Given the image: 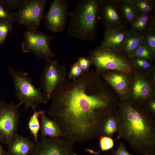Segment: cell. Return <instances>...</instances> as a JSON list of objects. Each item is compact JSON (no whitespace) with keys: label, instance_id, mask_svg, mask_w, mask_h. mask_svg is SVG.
I'll use <instances>...</instances> for the list:
<instances>
[{"label":"cell","instance_id":"cell-35","mask_svg":"<svg viewBox=\"0 0 155 155\" xmlns=\"http://www.w3.org/2000/svg\"><path fill=\"white\" fill-rule=\"evenodd\" d=\"M0 155H9L7 152L5 151L1 145L0 142Z\"/></svg>","mask_w":155,"mask_h":155},{"label":"cell","instance_id":"cell-3","mask_svg":"<svg viewBox=\"0 0 155 155\" xmlns=\"http://www.w3.org/2000/svg\"><path fill=\"white\" fill-rule=\"evenodd\" d=\"M103 2L102 0L78 1L73 12L70 13L69 33L84 41L94 40L96 36Z\"/></svg>","mask_w":155,"mask_h":155},{"label":"cell","instance_id":"cell-24","mask_svg":"<svg viewBox=\"0 0 155 155\" xmlns=\"http://www.w3.org/2000/svg\"><path fill=\"white\" fill-rule=\"evenodd\" d=\"M117 128V121L114 114L110 116L105 123L103 128V135L112 137L116 133Z\"/></svg>","mask_w":155,"mask_h":155},{"label":"cell","instance_id":"cell-27","mask_svg":"<svg viewBox=\"0 0 155 155\" xmlns=\"http://www.w3.org/2000/svg\"><path fill=\"white\" fill-rule=\"evenodd\" d=\"M143 42L155 53V28L150 30L144 34Z\"/></svg>","mask_w":155,"mask_h":155},{"label":"cell","instance_id":"cell-19","mask_svg":"<svg viewBox=\"0 0 155 155\" xmlns=\"http://www.w3.org/2000/svg\"><path fill=\"white\" fill-rule=\"evenodd\" d=\"M143 36L129 31L120 50L131 58L136 49L143 42Z\"/></svg>","mask_w":155,"mask_h":155},{"label":"cell","instance_id":"cell-14","mask_svg":"<svg viewBox=\"0 0 155 155\" xmlns=\"http://www.w3.org/2000/svg\"><path fill=\"white\" fill-rule=\"evenodd\" d=\"M119 0L103 1L100 19L105 30L114 28L123 24L119 8Z\"/></svg>","mask_w":155,"mask_h":155},{"label":"cell","instance_id":"cell-36","mask_svg":"<svg viewBox=\"0 0 155 155\" xmlns=\"http://www.w3.org/2000/svg\"><path fill=\"white\" fill-rule=\"evenodd\" d=\"M144 155H155V154H146Z\"/></svg>","mask_w":155,"mask_h":155},{"label":"cell","instance_id":"cell-34","mask_svg":"<svg viewBox=\"0 0 155 155\" xmlns=\"http://www.w3.org/2000/svg\"><path fill=\"white\" fill-rule=\"evenodd\" d=\"M153 98L148 99L144 103L148 108L151 112L155 114V100Z\"/></svg>","mask_w":155,"mask_h":155},{"label":"cell","instance_id":"cell-16","mask_svg":"<svg viewBox=\"0 0 155 155\" xmlns=\"http://www.w3.org/2000/svg\"><path fill=\"white\" fill-rule=\"evenodd\" d=\"M129 31L143 36L155 28V13H140L130 24Z\"/></svg>","mask_w":155,"mask_h":155},{"label":"cell","instance_id":"cell-21","mask_svg":"<svg viewBox=\"0 0 155 155\" xmlns=\"http://www.w3.org/2000/svg\"><path fill=\"white\" fill-rule=\"evenodd\" d=\"M33 111L34 112L29 120L28 127L30 131L33 136L35 143L36 144L38 142V132L40 129V123L38 117L43 111H36L35 110Z\"/></svg>","mask_w":155,"mask_h":155},{"label":"cell","instance_id":"cell-7","mask_svg":"<svg viewBox=\"0 0 155 155\" xmlns=\"http://www.w3.org/2000/svg\"><path fill=\"white\" fill-rule=\"evenodd\" d=\"M24 40L22 44L24 53L32 52L37 57L45 59L57 55L50 49L51 42L55 37L37 29H27L24 33Z\"/></svg>","mask_w":155,"mask_h":155},{"label":"cell","instance_id":"cell-32","mask_svg":"<svg viewBox=\"0 0 155 155\" xmlns=\"http://www.w3.org/2000/svg\"><path fill=\"white\" fill-rule=\"evenodd\" d=\"M84 73L89 71L90 68L92 64V63L88 57H80L76 62Z\"/></svg>","mask_w":155,"mask_h":155},{"label":"cell","instance_id":"cell-4","mask_svg":"<svg viewBox=\"0 0 155 155\" xmlns=\"http://www.w3.org/2000/svg\"><path fill=\"white\" fill-rule=\"evenodd\" d=\"M88 57L99 75L108 70L118 71L131 75L135 69L132 59L120 50L109 49L100 46L90 51Z\"/></svg>","mask_w":155,"mask_h":155},{"label":"cell","instance_id":"cell-23","mask_svg":"<svg viewBox=\"0 0 155 155\" xmlns=\"http://www.w3.org/2000/svg\"><path fill=\"white\" fill-rule=\"evenodd\" d=\"M134 5L140 13L155 12V1L154 0H132Z\"/></svg>","mask_w":155,"mask_h":155},{"label":"cell","instance_id":"cell-29","mask_svg":"<svg viewBox=\"0 0 155 155\" xmlns=\"http://www.w3.org/2000/svg\"><path fill=\"white\" fill-rule=\"evenodd\" d=\"M13 28V23L10 22L5 21L0 22V40L3 43Z\"/></svg>","mask_w":155,"mask_h":155},{"label":"cell","instance_id":"cell-9","mask_svg":"<svg viewBox=\"0 0 155 155\" xmlns=\"http://www.w3.org/2000/svg\"><path fill=\"white\" fill-rule=\"evenodd\" d=\"M46 0H27L16 13L17 22L27 29H37L44 18Z\"/></svg>","mask_w":155,"mask_h":155},{"label":"cell","instance_id":"cell-30","mask_svg":"<svg viewBox=\"0 0 155 155\" xmlns=\"http://www.w3.org/2000/svg\"><path fill=\"white\" fill-rule=\"evenodd\" d=\"M84 74L79 65L76 62L71 65L68 76L69 79L75 80Z\"/></svg>","mask_w":155,"mask_h":155},{"label":"cell","instance_id":"cell-6","mask_svg":"<svg viewBox=\"0 0 155 155\" xmlns=\"http://www.w3.org/2000/svg\"><path fill=\"white\" fill-rule=\"evenodd\" d=\"M21 104L6 103L4 98L0 100V142L7 146L18 134L21 115L18 107Z\"/></svg>","mask_w":155,"mask_h":155},{"label":"cell","instance_id":"cell-26","mask_svg":"<svg viewBox=\"0 0 155 155\" xmlns=\"http://www.w3.org/2000/svg\"><path fill=\"white\" fill-rule=\"evenodd\" d=\"M135 69L152 70L153 66L151 61L144 59L134 58L131 59Z\"/></svg>","mask_w":155,"mask_h":155},{"label":"cell","instance_id":"cell-11","mask_svg":"<svg viewBox=\"0 0 155 155\" xmlns=\"http://www.w3.org/2000/svg\"><path fill=\"white\" fill-rule=\"evenodd\" d=\"M67 0H54L44 16V23L47 29L57 33L64 30L70 13Z\"/></svg>","mask_w":155,"mask_h":155},{"label":"cell","instance_id":"cell-22","mask_svg":"<svg viewBox=\"0 0 155 155\" xmlns=\"http://www.w3.org/2000/svg\"><path fill=\"white\" fill-rule=\"evenodd\" d=\"M155 54L143 42L135 51L131 59L134 58H140L152 61L154 59Z\"/></svg>","mask_w":155,"mask_h":155},{"label":"cell","instance_id":"cell-20","mask_svg":"<svg viewBox=\"0 0 155 155\" xmlns=\"http://www.w3.org/2000/svg\"><path fill=\"white\" fill-rule=\"evenodd\" d=\"M119 8L122 18L130 25L140 14L132 0H119Z\"/></svg>","mask_w":155,"mask_h":155},{"label":"cell","instance_id":"cell-12","mask_svg":"<svg viewBox=\"0 0 155 155\" xmlns=\"http://www.w3.org/2000/svg\"><path fill=\"white\" fill-rule=\"evenodd\" d=\"M131 78L129 99L144 103L154 97L153 81L139 73H136Z\"/></svg>","mask_w":155,"mask_h":155},{"label":"cell","instance_id":"cell-17","mask_svg":"<svg viewBox=\"0 0 155 155\" xmlns=\"http://www.w3.org/2000/svg\"><path fill=\"white\" fill-rule=\"evenodd\" d=\"M35 144L29 138L18 134L8 146L7 152L9 155H28Z\"/></svg>","mask_w":155,"mask_h":155},{"label":"cell","instance_id":"cell-5","mask_svg":"<svg viewBox=\"0 0 155 155\" xmlns=\"http://www.w3.org/2000/svg\"><path fill=\"white\" fill-rule=\"evenodd\" d=\"M8 73L13 80L17 99L26 109L32 108L34 110L39 104L48 102L49 100L42 91L41 86L36 88L27 73L9 67Z\"/></svg>","mask_w":155,"mask_h":155},{"label":"cell","instance_id":"cell-8","mask_svg":"<svg viewBox=\"0 0 155 155\" xmlns=\"http://www.w3.org/2000/svg\"><path fill=\"white\" fill-rule=\"evenodd\" d=\"M46 60L42 67L40 80L41 87L46 99L49 100L54 90L60 85L67 82L66 69L56 59L51 58Z\"/></svg>","mask_w":155,"mask_h":155},{"label":"cell","instance_id":"cell-25","mask_svg":"<svg viewBox=\"0 0 155 155\" xmlns=\"http://www.w3.org/2000/svg\"><path fill=\"white\" fill-rule=\"evenodd\" d=\"M5 21L10 22L13 24L17 22L16 14L0 3V22Z\"/></svg>","mask_w":155,"mask_h":155},{"label":"cell","instance_id":"cell-33","mask_svg":"<svg viewBox=\"0 0 155 155\" xmlns=\"http://www.w3.org/2000/svg\"><path fill=\"white\" fill-rule=\"evenodd\" d=\"M114 155H134L127 150L125 145L122 142H121L117 149L113 152Z\"/></svg>","mask_w":155,"mask_h":155},{"label":"cell","instance_id":"cell-18","mask_svg":"<svg viewBox=\"0 0 155 155\" xmlns=\"http://www.w3.org/2000/svg\"><path fill=\"white\" fill-rule=\"evenodd\" d=\"M38 117L40 119L41 137H63L62 133L59 126L53 119L46 115L45 112L43 111Z\"/></svg>","mask_w":155,"mask_h":155},{"label":"cell","instance_id":"cell-1","mask_svg":"<svg viewBox=\"0 0 155 155\" xmlns=\"http://www.w3.org/2000/svg\"><path fill=\"white\" fill-rule=\"evenodd\" d=\"M51 99V106L45 113L59 126L63 137L74 143L103 135L105 123L120 102L92 70L57 87Z\"/></svg>","mask_w":155,"mask_h":155},{"label":"cell","instance_id":"cell-2","mask_svg":"<svg viewBox=\"0 0 155 155\" xmlns=\"http://www.w3.org/2000/svg\"><path fill=\"white\" fill-rule=\"evenodd\" d=\"M114 115L117 122L115 140L123 138L140 154H155V114L144 103L120 101Z\"/></svg>","mask_w":155,"mask_h":155},{"label":"cell","instance_id":"cell-28","mask_svg":"<svg viewBox=\"0 0 155 155\" xmlns=\"http://www.w3.org/2000/svg\"><path fill=\"white\" fill-rule=\"evenodd\" d=\"M99 137L100 150L96 153H98L102 151H108L113 147L114 140L111 137L104 135H101Z\"/></svg>","mask_w":155,"mask_h":155},{"label":"cell","instance_id":"cell-13","mask_svg":"<svg viewBox=\"0 0 155 155\" xmlns=\"http://www.w3.org/2000/svg\"><path fill=\"white\" fill-rule=\"evenodd\" d=\"M129 75L120 71L108 70L99 75L115 90L122 101L129 98L131 84Z\"/></svg>","mask_w":155,"mask_h":155},{"label":"cell","instance_id":"cell-37","mask_svg":"<svg viewBox=\"0 0 155 155\" xmlns=\"http://www.w3.org/2000/svg\"><path fill=\"white\" fill-rule=\"evenodd\" d=\"M2 44H3V43L1 42V41L0 40V45Z\"/></svg>","mask_w":155,"mask_h":155},{"label":"cell","instance_id":"cell-10","mask_svg":"<svg viewBox=\"0 0 155 155\" xmlns=\"http://www.w3.org/2000/svg\"><path fill=\"white\" fill-rule=\"evenodd\" d=\"M74 143L63 137H44L28 155H77Z\"/></svg>","mask_w":155,"mask_h":155},{"label":"cell","instance_id":"cell-15","mask_svg":"<svg viewBox=\"0 0 155 155\" xmlns=\"http://www.w3.org/2000/svg\"><path fill=\"white\" fill-rule=\"evenodd\" d=\"M128 32L129 30L124 24L105 30L101 46L109 49L120 50Z\"/></svg>","mask_w":155,"mask_h":155},{"label":"cell","instance_id":"cell-31","mask_svg":"<svg viewBox=\"0 0 155 155\" xmlns=\"http://www.w3.org/2000/svg\"><path fill=\"white\" fill-rule=\"evenodd\" d=\"M27 0H0V3L10 10L20 8Z\"/></svg>","mask_w":155,"mask_h":155}]
</instances>
